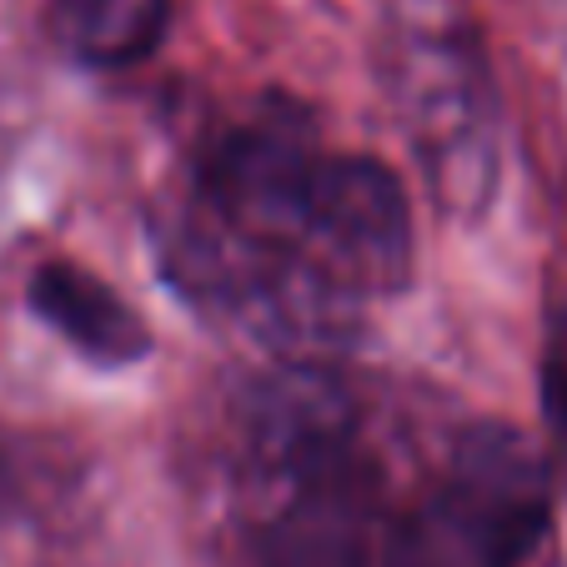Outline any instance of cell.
<instances>
[{
	"mask_svg": "<svg viewBox=\"0 0 567 567\" xmlns=\"http://www.w3.org/2000/svg\"><path fill=\"white\" fill-rule=\"evenodd\" d=\"M172 0H51L45 25L71 61L91 71H131L172 31Z\"/></svg>",
	"mask_w": 567,
	"mask_h": 567,
	"instance_id": "cell-6",
	"label": "cell"
},
{
	"mask_svg": "<svg viewBox=\"0 0 567 567\" xmlns=\"http://www.w3.org/2000/svg\"><path fill=\"white\" fill-rule=\"evenodd\" d=\"M51 482H55L51 452L35 437H25V432L0 427V523L35 513L41 497L51 493Z\"/></svg>",
	"mask_w": 567,
	"mask_h": 567,
	"instance_id": "cell-7",
	"label": "cell"
},
{
	"mask_svg": "<svg viewBox=\"0 0 567 567\" xmlns=\"http://www.w3.org/2000/svg\"><path fill=\"white\" fill-rule=\"evenodd\" d=\"M396 106L412 121V141L432 161L427 172L442 196H482L493 176L487 146V86L467 51L442 41H412L402 51L396 75Z\"/></svg>",
	"mask_w": 567,
	"mask_h": 567,
	"instance_id": "cell-4",
	"label": "cell"
},
{
	"mask_svg": "<svg viewBox=\"0 0 567 567\" xmlns=\"http://www.w3.org/2000/svg\"><path fill=\"white\" fill-rule=\"evenodd\" d=\"M251 452L287 487L257 527V567H372L382 472L337 377L287 367L251 402Z\"/></svg>",
	"mask_w": 567,
	"mask_h": 567,
	"instance_id": "cell-1",
	"label": "cell"
},
{
	"mask_svg": "<svg viewBox=\"0 0 567 567\" xmlns=\"http://www.w3.org/2000/svg\"><path fill=\"white\" fill-rule=\"evenodd\" d=\"M25 301L55 337H65L75 352L101 367H131L151 352L146 317L81 261H41L25 281Z\"/></svg>",
	"mask_w": 567,
	"mask_h": 567,
	"instance_id": "cell-5",
	"label": "cell"
},
{
	"mask_svg": "<svg viewBox=\"0 0 567 567\" xmlns=\"http://www.w3.org/2000/svg\"><path fill=\"white\" fill-rule=\"evenodd\" d=\"M311 271L337 311L396 297L412 281L408 192L377 156L327 151L311 196Z\"/></svg>",
	"mask_w": 567,
	"mask_h": 567,
	"instance_id": "cell-3",
	"label": "cell"
},
{
	"mask_svg": "<svg viewBox=\"0 0 567 567\" xmlns=\"http://www.w3.org/2000/svg\"><path fill=\"white\" fill-rule=\"evenodd\" d=\"M553 517V472L513 422H467L447 472L386 533L382 567H523Z\"/></svg>",
	"mask_w": 567,
	"mask_h": 567,
	"instance_id": "cell-2",
	"label": "cell"
},
{
	"mask_svg": "<svg viewBox=\"0 0 567 567\" xmlns=\"http://www.w3.org/2000/svg\"><path fill=\"white\" fill-rule=\"evenodd\" d=\"M543 417L553 427L557 462H563V477H567V327H557L543 352Z\"/></svg>",
	"mask_w": 567,
	"mask_h": 567,
	"instance_id": "cell-8",
	"label": "cell"
}]
</instances>
